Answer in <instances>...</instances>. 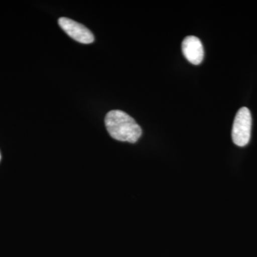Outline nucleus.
Listing matches in <instances>:
<instances>
[{"mask_svg":"<svg viewBox=\"0 0 257 257\" xmlns=\"http://www.w3.org/2000/svg\"><path fill=\"white\" fill-rule=\"evenodd\" d=\"M104 121L109 135L118 141L135 143L143 134L140 125L131 116L123 111H109Z\"/></svg>","mask_w":257,"mask_h":257,"instance_id":"nucleus-1","label":"nucleus"},{"mask_svg":"<svg viewBox=\"0 0 257 257\" xmlns=\"http://www.w3.org/2000/svg\"><path fill=\"white\" fill-rule=\"evenodd\" d=\"M251 112L246 107H242L236 113L232 126L231 138L233 143L239 147H244L249 143L251 132Z\"/></svg>","mask_w":257,"mask_h":257,"instance_id":"nucleus-2","label":"nucleus"},{"mask_svg":"<svg viewBox=\"0 0 257 257\" xmlns=\"http://www.w3.org/2000/svg\"><path fill=\"white\" fill-rule=\"evenodd\" d=\"M58 24L69 37L82 44H90L94 41L92 32L82 24L67 18L59 19Z\"/></svg>","mask_w":257,"mask_h":257,"instance_id":"nucleus-3","label":"nucleus"},{"mask_svg":"<svg viewBox=\"0 0 257 257\" xmlns=\"http://www.w3.org/2000/svg\"><path fill=\"white\" fill-rule=\"evenodd\" d=\"M182 52L190 63L198 65L204 59V47L201 40L195 36L186 37L182 42Z\"/></svg>","mask_w":257,"mask_h":257,"instance_id":"nucleus-4","label":"nucleus"},{"mask_svg":"<svg viewBox=\"0 0 257 257\" xmlns=\"http://www.w3.org/2000/svg\"><path fill=\"white\" fill-rule=\"evenodd\" d=\"M0 160H1V155H0Z\"/></svg>","mask_w":257,"mask_h":257,"instance_id":"nucleus-5","label":"nucleus"}]
</instances>
